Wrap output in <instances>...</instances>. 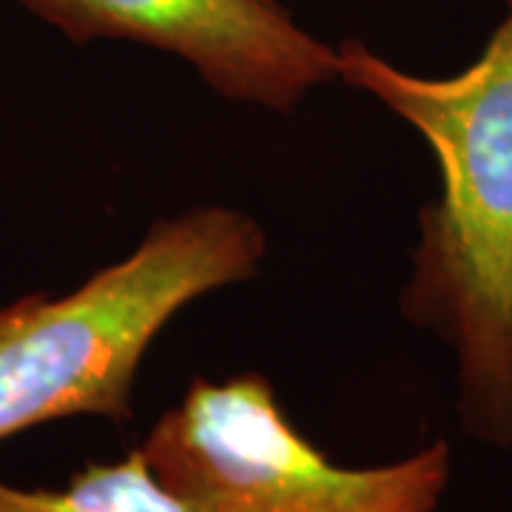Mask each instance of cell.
<instances>
[{
    "label": "cell",
    "instance_id": "1",
    "mask_svg": "<svg viewBox=\"0 0 512 512\" xmlns=\"http://www.w3.org/2000/svg\"><path fill=\"white\" fill-rule=\"evenodd\" d=\"M339 80L419 131L439 165V194L419 211L399 308L456 359L467 436L512 450V0L461 72L399 69L345 40Z\"/></svg>",
    "mask_w": 512,
    "mask_h": 512
},
{
    "label": "cell",
    "instance_id": "3",
    "mask_svg": "<svg viewBox=\"0 0 512 512\" xmlns=\"http://www.w3.org/2000/svg\"><path fill=\"white\" fill-rule=\"evenodd\" d=\"M140 453L194 512H439L453 478L447 441L376 467L330 461L262 373L194 379Z\"/></svg>",
    "mask_w": 512,
    "mask_h": 512
},
{
    "label": "cell",
    "instance_id": "5",
    "mask_svg": "<svg viewBox=\"0 0 512 512\" xmlns=\"http://www.w3.org/2000/svg\"><path fill=\"white\" fill-rule=\"evenodd\" d=\"M0 512H194L171 493L146 456L94 461L63 487H18L0 478Z\"/></svg>",
    "mask_w": 512,
    "mask_h": 512
},
{
    "label": "cell",
    "instance_id": "2",
    "mask_svg": "<svg viewBox=\"0 0 512 512\" xmlns=\"http://www.w3.org/2000/svg\"><path fill=\"white\" fill-rule=\"evenodd\" d=\"M265 254L251 214L188 208L80 288L0 308V441L74 416L131 419L157 336L202 296L251 282Z\"/></svg>",
    "mask_w": 512,
    "mask_h": 512
},
{
    "label": "cell",
    "instance_id": "4",
    "mask_svg": "<svg viewBox=\"0 0 512 512\" xmlns=\"http://www.w3.org/2000/svg\"><path fill=\"white\" fill-rule=\"evenodd\" d=\"M74 43L128 40L185 60L214 92L288 114L339 80V52L279 0H18Z\"/></svg>",
    "mask_w": 512,
    "mask_h": 512
}]
</instances>
